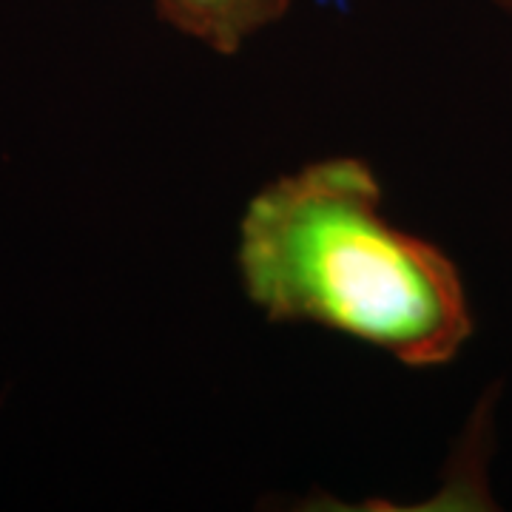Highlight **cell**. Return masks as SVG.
<instances>
[{
	"mask_svg": "<svg viewBox=\"0 0 512 512\" xmlns=\"http://www.w3.org/2000/svg\"><path fill=\"white\" fill-rule=\"evenodd\" d=\"M237 268L271 322L342 333L399 365H450L476 330L456 262L384 217L382 185L356 157L259 188L239 220Z\"/></svg>",
	"mask_w": 512,
	"mask_h": 512,
	"instance_id": "1",
	"label": "cell"
},
{
	"mask_svg": "<svg viewBox=\"0 0 512 512\" xmlns=\"http://www.w3.org/2000/svg\"><path fill=\"white\" fill-rule=\"evenodd\" d=\"M495 3H498L501 9H507V12H510V15H512V0H495Z\"/></svg>",
	"mask_w": 512,
	"mask_h": 512,
	"instance_id": "3",
	"label": "cell"
},
{
	"mask_svg": "<svg viewBox=\"0 0 512 512\" xmlns=\"http://www.w3.org/2000/svg\"><path fill=\"white\" fill-rule=\"evenodd\" d=\"M157 15L180 35L217 55L239 49L288 15L291 0H151Z\"/></svg>",
	"mask_w": 512,
	"mask_h": 512,
	"instance_id": "2",
	"label": "cell"
}]
</instances>
